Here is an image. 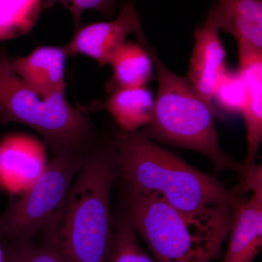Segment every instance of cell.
<instances>
[{
    "label": "cell",
    "mask_w": 262,
    "mask_h": 262,
    "mask_svg": "<svg viewBox=\"0 0 262 262\" xmlns=\"http://www.w3.org/2000/svg\"><path fill=\"white\" fill-rule=\"evenodd\" d=\"M118 177L113 140H100L85 155L61 210L42 232L44 244L67 262H106L114 239L112 189Z\"/></svg>",
    "instance_id": "1"
},
{
    "label": "cell",
    "mask_w": 262,
    "mask_h": 262,
    "mask_svg": "<svg viewBox=\"0 0 262 262\" xmlns=\"http://www.w3.org/2000/svg\"><path fill=\"white\" fill-rule=\"evenodd\" d=\"M119 177L127 192L156 195L177 209L201 213L219 206L238 207V187L229 189L214 176L203 173L158 145L142 130L114 135Z\"/></svg>",
    "instance_id": "2"
},
{
    "label": "cell",
    "mask_w": 262,
    "mask_h": 262,
    "mask_svg": "<svg viewBox=\"0 0 262 262\" xmlns=\"http://www.w3.org/2000/svg\"><path fill=\"white\" fill-rule=\"evenodd\" d=\"M237 207L181 211L156 195L127 192L125 215L158 262H211L232 229Z\"/></svg>",
    "instance_id": "3"
},
{
    "label": "cell",
    "mask_w": 262,
    "mask_h": 262,
    "mask_svg": "<svg viewBox=\"0 0 262 262\" xmlns=\"http://www.w3.org/2000/svg\"><path fill=\"white\" fill-rule=\"evenodd\" d=\"M137 38L151 56L158 80L154 113L141 130L151 140L201 153L210 160L216 171L231 170L242 175V164L221 148L215 106L198 94L187 77L165 67L144 34Z\"/></svg>",
    "instance_id": "4"
},
{
    "label": "cell",
    "mask_w": 262,
    "mask_h": 262,
    "mask_svg": "<svg viewBox=\"0 0 262 262\" xmlns=\"http://www.w3.org/2000/svg\"><path fill=\"white\" fill-rule=\"evenodd\" d=\"M12 59L0 51V123L15 122L34 129L53 154L89 151L101 140L89 117L68 102L65 91L42 97L16 75Z\"/></svg>",
    "instance_id": "5"
},
{
    "label": "cell",
    "mask_w": 262,
    "mask_h": 262,
    "mask_svg": "<svg viewBox=\"0 0 262 262\" xmlns=\"http://www.w3.org/2000/svg\"><path fill=\"white\" fill-rule=\"evenodd\" d=\"M89 151L53 154L40 177L0 217V238L9 243L30 241L47 229L61 210Z\"/></svg>",
    "instance_id": "6"
},
{
    "label": "cell",
    "mask_w": 262,
    "mask_h": 262,
    "mask_svg": "<svg viewBox=\"0 0 262 262\" xmlns=\"http://www.w3.org/2000/svg\"><path fill=\"white\" fill-rule=\"evenodd\" d=\"M139 15L132 2L120 9L118 18L108 22L89 24L77 29L64 49L68 56L82 54L91 57L100 66L110 64L116 52L131 33L142 32Z\"/></svg>",
    "instance_id": "7"
},
{
    "label": "cell",
    "mask_w": 262,
    "mask_h": 262,
    "mask_svg": "<svg viewBox=\"0 0 262 262\" xmlns=\"http://www.w3.org/2000/svg\"><path fill=\"white\" fill-rule=\"evenodd\" d=\"M245 189L253 194L234 213L228 248L221 262H252L262 246V170L255 169L246 177Z\"/></svg>",
    "instance_id": "8"
},
{
    "label": "cell",
    "mask_w": 262,
    "mask_h": 262,
    "mask_svg": "<svg viewBox=\"0 0 262 262\" xmlns=\"http://www.w3.org/2000/svg\"><path fill=\"white\" fill-rule=\"evenodd\" d=\"M47 165L45 146L32 136L13 134L0 143V186L10 194L28 189Z\"/></svg>",
    "instance_id": "9"
},
{
    "label": "cell",
    "mask_w": 262,
    "mask_h": 262,
    "mask_svg": "<svg viewBox=\"0 0 262 262\" xmlns=\"http://www.w3.org/2000/svg\"><path fill=\"white\" fill-rule=\"evenodd\" d=\"M220 30L209 13L205 23L194 32V46L187 77L198 94L213 106L215 85L227 69V54L219 35Z\"/></svg>",
    "instance_id": "10"
},
{
    "label": "cell",
    "mask_w": 262,
    "mask_h": 262,
    "mask_svg": "<svg viewBox=\"0 0 262 262\" xmlns=\"http://www.w3.org/2000/svg\"><path fill=\"white\" fill-rule=\"evenodd\" d=\"M239 71L246 82L247 95L242 113L247 130V154L243 173L256 164L262 141V51L238 46Z\"/></svg>",
    "instance_id": "11"
},
{
    "label": "cell",
    "mask_w": 262,
    "mask_h": 262,
    "mask_svg": "<svg viewBox=\"0 0 262 262\" xmlns=\"http://www.w3.org/2000/svg\"><path fill=\"white\" fill-rule=\"evenodd\" d=\"M64 47L42 46L23 58L12 59L16 75L42 97L66 90Z\"/></svg>",
    "instance_id": "12"
},
{
    "label": "cell",
    "mask_w": 262,
    "mask_h": 262,
    "mask_svg": "<svg viewBox=\"0 0 262 262\" xmlns=\"http://www.w3.org/2000/svg\"><path fill=\"white\" fill-rule=\"evenodd\" d=\"M210 13L238 46L262 51V0H218Z\"/></svg>",
    "instance_id": "13"
},
{
    "label": "cell",
    "mask_w": 262,
    "mask_h": 262,
    "mask_svg": "<svg viewBox=\"0 0 262 262\" xmlns=\"http://www.w3.org/2000/svg\"><path fill=\"white\" fill-rule=\"evenodd\" d=\"M155 98L146 86L114 91L104 103L96 104L111 114L120 129L139 130L151 121Z\"/></svg>",
    "instance_id": "14"
},
{
    "label": "cell",
    "mask_w": 262,
    "mask_h": 262,
    "mask_svg": "<svg viewBox=\"0 0 262 262\" xmlns=\"http://www.w3.org/2000/svg\"><path fill=\"white\" fill-rule=\"evenodd\" d=\"M110 64L113 68V77L106 85L110 94L117 90L146 86L154 75L152 59L141 43L125 42Z\"/></svg>",
    "instance_id": "15"
},
{
    "label": "cell",
    "mask_w": 262,
    "mask_h": 262,
    "mask_svg": "<svg viewBox=\"0 0 262 262\" xmlns=\"http://www.w3.org/2000/svg\"><path fill=\"white\" fill-rule=\"evenodd\" d=\"M42 4V0H0V42L32 32Z\"/></svg>",
    "instance_id": "16"
},
{
    "label": "cell",
    "mask_w": 262,
    "mask_h": 262,
    "mask_svg": "<svg viewBox=\"0 0 262 262\" xmlns=\"http://www.w3.org/2000/svg\"><path fill=\"white\" fill-rule=\"evenodd\" d=\"M106 262H158L141 247L135 227L125 213L115 223L113 248Z\"/></svg>",
    "instance_id": "17"
},
{
    "label": "cell",
    "mask_w": 262,
    "mask_h": 262,
    "mask_svg": "<svg viewBox=\"0 0 262 262\" xmlns=\"http://www.w3.org/2000/svg\"><path fill=\"white\" fill-rule=\"evenodd\" d=\"M246 82L238 70L226 69L215 85L213 103L227 114L242 113L246 101Z\"/></svg>",
    "instance_id": "18"
},
{
    "label": "cell",
    "mask_w": 262,
    "mask_h": 262,
    "mask_svg": "<svg viewBox=\"0 0 262 262\" xmlns=\"http://www.w3.org/2000/svg\"><path fill=\"white\" fill-rule=\"evenodd\" d=\"M5 251L6 262H67L56 248L32 241L9 243Z\"/></svg>",
    "instance_id": "19"
},
{
    "label": "cell",
    "mask_w": 262,
    "mask_h": 262,
    "mask_svg": "<svg viewBox=\"0 0 262 262\" xmlns=\"http://www.w3.org/2000/svg\"><path fill=\"white\" fill-rule=\"evenodd\" d=\"M117 0H45V8H50L56 2H62L68 7L75 20L76 29H80L81 17L86 10H98L108 14L113 9Z\"/></svg>",
    "instance_id": "20"
},
{
    "label": "cell",
    "mask_w": 262,
    "mask_h": 262,
    "mask_svg": "<svg viewBox=\"0 0 262 262\" xmlns=\"http://www.w3.org/2000/svg\"><path fill=\"white\" fill-rule=\"evenodd\" d=\"M0 238V262H6V255H5V247L3 246Z\"/></svg>",
    "instance_id": "21"
}]
</instances>
